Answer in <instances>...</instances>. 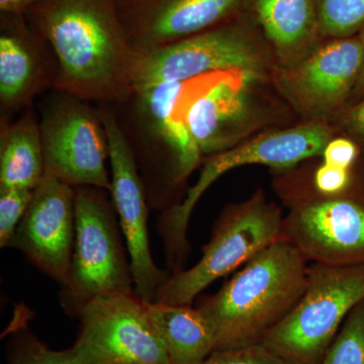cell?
Segmentation results:
<instances>
[{
  "instance_id": "cell-1",
  "label": "cell",
  "mask_w": 364,
  "mask_h": 364,
  "mask_svg": "<svg viewBox=\"0 0 364 364\" xmlns=\"http://www.w3.org/2000/svg\"><path fill=\"white\" fill-rule=\"evenodd\" d=\"M23 16L56 59L54 90L97 105L130 97L138 54L116 0H36Z\"/></svg>"
},
{
  "instance_id": "cell-2",
  "label": "cell",
  "mask_w": 364,
  "mask_h": 364,
  "mask_svg": "<svg viewBox=\"0 0 364 364\" xmlns=\"http://www.w3.org/2000/svg\"><path fill=\"white\" fill-rule=\"evenodd\" d=\"M308 261L280 239L242 267L217 294L200 299L215 350L260 344L293 310L308 284Z\"/></svg>"
},
{
  "instance_id": "cell-3",
  "label": "cell",
  "mask_w": 364,
  "mask_h": 364,
  "mask_svg": "<svg viewBox=\"0 0 364 364\" xmlns=\"http://www.w3.org/2000/svg\"><path fill=\"white\" fill-rule=\"evenodd\" d=\"M193 80L135 90L128 100L111 105L133 151L148 203L164 210L178 203V193L203 159L177 112Z\"/></svg>"
},
{
  "instance_id": "cell-4",
  "label": "cell",
  "mask_w": 364,
  "mask_h": 364,
  "mask_svg": "<svg viewBox=\"0 0 364 364\" xmlns=\"http://www.w3.org/2000/svg\"><path fill=\"white\" fill-rule=\"evenodd\" d=\"M272 188L289 213L282 239L306 261L327 265L364 264V163L353 167L345 191L324 195L314 188L306 161L273 171Z\"/></svg>"
},
{
  "instance_id": "cell-5",
  "label": "cell",
  "mask_w": 364,
  "mask_h": 364,
  "mask_svg": "<svg viewBox=\"0 0 364 364\" xmlns=\"http://www.w3.org/2000/svg\"><path fill=\"white\" fill-rule=\"evenodd\" d=\"M177 112L203 158L220 154L267 132L296 124L291 107L269 80L243 72L193 79Z\"/></svg>"
},
{
  "instance_id": "cell-6",
  "label": "cell",
  "mask_w": 364,
  "mask_h": 364,
  "mask_svg": "<svg viewBox=\"0 0 364 364\" xmlns=\"http://www.w3.org/2000/svg\"><path fill=\"white\" fill-rule=\"evenodd\" d=\"M279 64L252 13L161 49L138 55L133 91L220 72L272 81Z\"/></svg>"
},
{
  "instance_id": "cell-7",
  "label": "cell",
  "mask_w": 364,
  "mask_h": 364,
  "mask_svg": "<svg viewBox=\"0 0 364 364\" xmlns=\"http://www.w3.org/2000/svg\"><path fill=\"white\" fill-rule=\"evenodd\" d=\"M337 135L332 124L298 123L260 134L226 152L208 157L193 188L178 205L164 210L160 217L159 231L170 269L183 268L189 252L186 234L193 208L220 177L246 165H265L273 171L293 168L322 156L325 146Z\"/></svg>"
},
{
  "instance_id": "cell-8",
  "label": "cell",
  "mask_w": 364,
  "mask_h": 364,
  "mask_svg": "<svg viewBox=\"0 0 364 364\" xmlns=\"http://www.w3.org/2000/svg\"><path fill=\"white\" fill-rule=\"evenodd\" d=\"M363 299L364 264L312 263L303 296L260 344L287 364H321Z\"/></svg>"
},
{
  "instance_id": "cell-9",
  "label": "cell",
  "mask_w": 364,
  "mask_h": 364,
  "mask_svg": "<svg viewBox=\"0 0 364 364\" xmlns=\"http://www.w3.org/2000/svg\"><path fill=\"white\" fill-rule=\"evenodd\" d=\"M284 215L277 203L258 189L245 200L230 203L215 221L203 256L189 269L172 272L154 301L191 305L203 289L245 265L263 249L282 239Z\"/></svg>"
},
{
  "instance_id": "cell-10",
  "label": "cell",
  "mask_w": 364,
  "mask_h": 364,
  "mask_svg": "<svg viewBox=\"0 0 364 364\" xmlns=\"http://www.w3.org/2000/svg\"><path fill=\"white\" fill-rule=\"evenodd\" d=\"M107 193L95 186L75 188V241L68 279L60 291V304L70 316L100 294L134 291L130 258Z\"/></svg>"
},
{
  "instance_id": "cell-11",
  "label": "cell",
  "mask_w": 364,
  "mask_h": 364,
  "mask_svg": "<svg viewBox=\"0 0 364 364\" xmlns=\"http://www.w3.org/2000/svg\"><path fill=\"white\" fill-rule=\"evenodd\" d=\"M45 174L73 188L111 191L109 142L97 105L57 90L39 109Z\"/></svg>"
},
{
  "instance_id": "cell-12",
  "label": "cell",
  "mask_w": 364,
  "mask_h": 364,
  "mask_svg": "<svg viewBox=\"0 0 364 364\" xmlns=\"http://www.w3.org/2000/svg\"><path fill=\"white\" fill-rule=\"evenodd\" d=\"M363 60L364 32L324 39L301 61L277 67L270 82L299 123L333 124L350 104Z\"/></svg>"
},
{
  "instance_id": "cell-13",
  "label": "cell",
  "mask_w": 364,
  "mask_h": 364,
  "mask_svg": "<svg viewBox=\"0 0 364 364\" xmlns=\"http://www.w3.org/2000/svg\"><path fill=\"white\" fill-rule=\"evenodd\" d=\"M80 333L70 350L80 364H171L151 324L147 301L135 293L95 296L77 314Z\"/></svg>"
},
{
  "instance_id": "cell-14",
  "label": "cell",
  "mask_w": 364,
  "mask_h": 364,
  "mask_svg": "<svg viewBox=\"0 0 364 364\" xmlns=\"http://www.w3.org/2000/svg\"><path fill=\"white\" fill-rule=\"evenodd\" d=\"M109 142L111 196L131 261L134 291L146 301H154L169 273L155 264L148 233V198L138 165L114 109L97 105Z\"/></svg>"
},
{
  "instance_id": "cell-15",
  "label": "cell",
  "mask_w": 364,
  "mask_h": 364,
  "mask_svg": "<svg viewBox=\"0 0 364 364\" xmlns=\"http://www.w3.org/2000/svg\"><path fill=\"white\" fill-rule=\"evenodd\" d=\"M138 55L156 51L251 13L252 0H116Z\"/></svg>"
},
{
  "instance_id": "cell-16",
  "label": "cell",
  "mask_w": 364,
  "mask_h": 364,
  "mask_svg": "<svg viewBox=\"0 0 364 364\" xmlns=\"http://www.w3.org/2000/svg\"><path fill=\"white\" fill-rule=\"evenodd\" d=\"M75 188L45 174L14 232L18 249L41 272L66 284L75 241Z\"/></svg>"
},
{
  "instance_id": "cell-17",
  "label": "cell",
  "mask_w": 364,
  "mask_h": 364,
  "mask_svg": "<svg viewBox=\"0 0 364 364\" xmlns=\"http://www.w3.org/2000/svg\"><path fill=\"white\" fill-rule=\"evenodd\" d=\"M56 59L23 14H0V124L9 123L36 98L54 90Z\"/></svg>"
},
{
  "instance_id": "cell-18",
  "label": "cell",
  "mask_w": 364,
  "mask_h": 364,
  "mask_svg": "<svg viewBox=\"0 0 364 364\" xmlns=\"http://www.w3.org/2000/svg\"><path fill=\"white\" fill-rule=\"evenodd\" d=\"M251 13L279 67L301 61L324 40L316 0H252Z\"/></svg>"
},
{
  "instance_id": "cell-19",
  "label": "cell",
  "mask_w": 364,
  "mask_h": 364,
  "mask_svg": "<svg viewBox=\"0 0 364 364\" xmlns=\"http://www.w3.org/2000/svg\"><path fill=\"white\" fill-rule=\"evenodd\" d=\"M44 176L39 112L31 107L0 124V188L35 189Z\"/></svg>"
},
{
  "instance_id": "cell-20",
  "label": "cell",
  "mask_w": 364,
  "mask_h": 364,
  "mask_svg": "<svg viewBox=\"0 0 364 364\" xmlns=\"http://www.w3.org/2000/svg\"><path fill=\"white\" fill-rule=\"evenodd\" d=\"M147 312L170 363L200 364L215 350L214 335L198 308L147 301Z\"/></svg>"
},
{
  "instance_id": "cell-21",
  "label": "cell",
  "mask_w": 364,
  "mask_h": 364,
  "mask_svg": "<svg viewBox=\"0 0 364 364\" xmlns=\"http://www.w3.org/2000/svg\"><path fill=\"white\" fill-rule=\"evenodd\" d=\"M323 39H340L364 31V0H316Z\"/></svg>"
},
{
  "instance_id": "cell-22",
  "label": "cell",
  "mask_w": 364,
  "mask_h": 364,
  "mask_svg": "<svg viewBox=\"0 0 364 364\" xmlns=\"http://www.w3.org/2000/svg\"><path fill=\"white\" fill-rule=\"evenodd\" d=\"M321 364H364V299L347 316Z\"/></svg>"
},
{
  "instance_id": "cell-23",
  "label": "cell",
  "mask_w": 364,
  "mask_h": 364,
  "mask_svg": "<svg viewBox=\"0 0 364 364\" xmlns=\"http://www.w3.org/2000/svg\"><path fill=\"white\" fill-rule=\"evenodd\" d=\"M33 189L0 188V246L9 247L16 228L32 200Z\"/></svg>"
},
{
  "instance_id": "cell-24",
  "label": "cell",
  "mask_w": 364,
  "mask_h": 364,
  "mask_svg": "<svg viewBox=\"0 0 364 364\" xmlns=\"http://www.w3.org/2000/svg\"><path fill=\"white\" fill-rule=\"evenodd\" d=\"M11 364H80L70 349L55 351L33 337H26L11 359Z\"/></svg>"
},
{
  "instance_id": "cell-25",
  "label": "cell",
  "mask_w": 364,
  "mask_h": 364,
  "mask_svg": "<svg viewBox=\"0 0 364 364\" xmlns=\"http://www.w3.org/2000/svg\"><path fill=\"white\" fill-rule=\"evenodd\" d=\"M200 364H287L263 345L213 352Z\"/></svg>"
},
{
  "instance_id": "cell-26",
  "label": "cell",
  "mask_w": 364,
  "mask_h": 364,
  "mask_svg": "<svg viewBox=\"0 0 364 364\" xmlns=\"http://www.w3.org/2000/svg\"><path fill=\"white\" fill-rule=\"evenodd\" d=\"M332 124L338 135L350 139L358 145L359 160L364 163V98L347 105Z\"/></svg>"
},
{
  "instance_id": "cell-27",
  "label": "cell",
  "mask_w": 364,
  "mask_h": 364,
  "mask_svg": "<svg viewBox=\"0 0 364 364\" xmlns=\"http://www.w3.org/2000/svg\"><path fill=\"white\" fill-rule=\"evenodd\" d=\"M320 158L326 164L350 169L360 159V153L353 141L346 136L337 135L327 143Z\"/></svg>"
},
{
  "instance_id": "cell-28",
  "label": "cell",
  "mask_w": 364,
  "mask_h": 364,
  "mask_svg": "<svg viewBox=\"0 0 364 364\" xmlns=\"http://www.w3.org/2000/svg\"><path fill=\"white\" fill-rule=\"evenodd\" d=\"M36 0H0V13L25 14Z\"/></svg>"
},
{
  "instance_id": "cell-29",
  "label": "cell",
  "mask_w": 364,
  "mask_h": 364,
  "mask_svg": "<svg viewBox=\"0 0 364 364\" xmlns=\"http://www.w3.org/2000/svg\"><path fill=\"white\" fill-rule=\"evenodd\" d=\"M363 98H364V60L360 76H359L358 83H356L355 88H354L353 95H352L351 102L349 105L354 104V102H358Z\"/></svg>"
}]
</instances>
